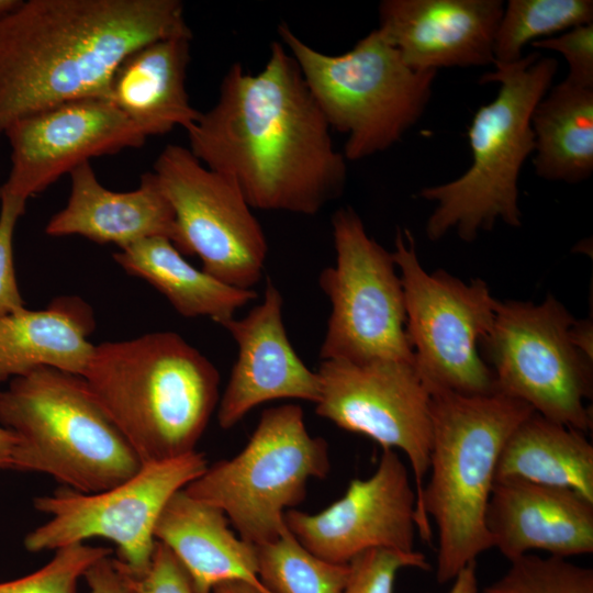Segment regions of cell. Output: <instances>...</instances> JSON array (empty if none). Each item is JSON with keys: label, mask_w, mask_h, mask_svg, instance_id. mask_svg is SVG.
Returning a JSON list of instances; mask_svg holds the SVG:
<instances>
[{"label": "cell", "mask_w": 593, "mask_h": 593, "mask_svg": "<svg viewBox=\"0 0 593 593\" xmlns=\"http://www.w3.org/2000/svg\"><path fill=\"white\" fill-rule=\"evenodd\" d=\"M81 377L142 465L195 451L220 402L216 367L170 331L94 345Z\"/></svg>", "instance_id": "obj_3"}, {"label": "cell", "mask_w": 593, "mask_h": 593, "mask_svg": "<svg viewBox=\"0 0 593 593\" xmlns=\"http://www.w3.org/2000/svg\"><path fill=\"white\" fill-rule=\"evenodd\" d=\"M592 22V0H510L495 33L494 65L517 63L528 43Z\"/></svg>", "instance_id": "obj_27"}, {"label": "cell", "mask_w": 593, "mask_h": 593, "mask_svg": "<svg viewBox=\"0 0 593 593\" xmlns=\"http://www.w3.org/2000/svg\"><path fill=\"white\" fill-rule=\"evenodd\" d=\"M577 320L555 296L539 304L496 301L482 339L497 392L530 405L541 416L582 433L592 429V359L574 344Z\"/></svg>", "instance_id": "obj_9"}, {"label": "cell", "mask_w": 593, "mask_h": 593, "mask_svg": "<svg viewBox=\"0 0 593 593\" xmlns=\"http://www.w3.org/2000/svg\"><path fill=\"white\" fill-rule=\"evenodd\" d=\"M280 42L296 61L331 128L345 133L343 155L359 160L398 143L422 116L437 71H415L376 29L340 55L322 53L284 22Z\"/></svg>", "instance_id": "obj_7"}, {"label": "cell", "mask_w": 593, "mask_h": 593, "mask_svg": "<svg viewBox=\"0 0 593 593\" xmlns=\"http://www.w3.org/2000/svg\"><path fill=\"white\" fill-rule=\"evenodd\" d=\"M202 452L143 463L127 480L110 489L82 493L61 488L33 500L36 511L49 518L30 532V552L57 550L102 538L116 546L118 559L135 575L149 567L156 545L158 517L169 499L204 472Z\"/></svg>", "instance_id": "obj_12"}, {"label": "cell", "mask_w": 593, "mask_h": 593, "mask_svg": "<svg viewBox=\"0 0 593 593\" xmlns=\"http://www.w3.org/2000/svg\"><path fill=\"white\" fill-rule=\"evenodd\" d=\"M283 299L267 279L261 303L243 318L221 326L235 340L238 354L217 405L221 428L235 426L254 407L278 399L317 403L321 381L295 353L282 318Z\"/></svg>", "instance_id": "obj_17"}, {"label": "cell", "mask_w": 593, "mask_h": 593, "mask_svg": "<svg viewBox=\"0 0 593 593\" xmlns=\"http://www.w3.org/2000/svg\"><path fill=\"white\" fill-rule=\"evenodd\" d=\"M83 579L88 584V593H137L135 575L111 555L90 566Z\"/></svg>", "instance_id": "obj_35"}, {"label": "cell", "mask_w": 593, "mask_h": 593, "mask_svg": "<svg viewBox=\"0 0 593 593\" xmlns=\"http://www.w3.org/2000/svg\"><path fill=\"white\" fill-rule=\"evenodd\" d=\"M154 537L181 563L195 593H212L226 581L246 582L271 593L258 575L256 546L230 529L222 510L192 499L183 489L163 508Z\"/></svg>", "instance_id": "obj_21"}, {"label": "cell", "mask_w": 593, "mask_h": 593, "mask_svg": "<svg viewBox=\"0 0 593 593\" xmlns=\"http://www.w3.org/2000/svg\"><path fill=\"white\" fill-rule=\"evenodd\" d=\"M415 512L406 466L393 449H383L371 477L351 480L344 496L320 513L287 510L284 523L311 553L346 564L370 549L414 551Z\"/></svg>", "instance_id": "obj_16"}, {"label": "cell", "mask_w": 593, "mask_h": 593, "mask_svg": "<svg viewBox=\"0 0 593 593\" xmlns=\"http://www.w3.org/2000/svg\"><path fill=\"white\" fill-rule=\"evenodd\" d=\"M318 416L365 435L382 449L402 450L412 467L416 526L432 448L430 392L414 362L322 360L316 371Z\"/></svg>", "instance_id": "obj_14"}, {"label": "cell", "mask_w": 593, "mask_h": 593, "mask_svg": "<svg viewBox=\"0 0 593 593\" xmlns=\"http://www.w3.org/2000/svg\"><path fill=\"white\" fill-rule=\"evenodd\" d=\"M212 593H264L255 586L242 581H226L215 585Z\"/></svg>", "instance_id": "obj_38"}, {"label": "cell", "mask_w": 593, "mask_h": 593, "mask_svg": "<svg viewBox=\"0 0 593 593\" xmlns=\"http://www.w3.org/2000/svg\"><path fill=\"white\" fill-rule=\"evenodd\" d=\"M109 555L111 549L85 542L59 548L41 569L0 582V593H77L78 582L88 568Z\"/></svg>", "instance_id": "obj_30"}, {"label": "cell", "mask_w": 593, "mask_h": 593, "mask_svg": "<svg viewBox=\"0 0 593 593\" xmlns=\"http://www.w3.org/2000/svg\"><path fill=\"white\" fill-rule=\"evenodd\" d=\"M348 566L349 574L342 593H393L399 571L405 568L429 569L426 557L419 551L384 548L363 551Z\"/></svg>", "instance_id": "obj_31"}, {"label": "cell", "mask_w": 593, "mask_h": 593, "mask_svg": "<svg viewBox=\"0 0 593 593\" xmlns=\"http://www.w3.org/2000/svg\"><path fill=\"white\" fill-rule=\"evenodd\" d=\"M0 316L24 309L13 262V234L18 219L24 213L25 201L0 198Z\"/></svg>", "instance_id": "obj_33"}, {"label": "cell", "mask_w": 593, "mask_h": 593, "mask_svg": "<svg viewBox=\"0 0 593 593\" xmlns=\"http://www.w3.org/2000/svg\"><path fill=\"white\" fill-rule=\"evenodd\" d=\"M540 56L534 52L480 78V83L499 82L500 89L493 101L478 109L469 126L470 167L457 179L418 193L436 203L426 223L430 240L455 231L470 243L499 220L522 225L518 177L535 149L530 119L558 69L557 59Z\"/></svg>", "instance_id": "obj_5"}, {"label": "cell", "mask_w": 593, "mask_h": 593, "mask_svg": "<svg viewBox=\"0 0 593 593\" xmlns=\"http://www.w3.org/2000/svg\"><path fill=\"white\" fill-rule=\"evenodd\" d=\"M113 259L127 273L163 293L182 316H206L222 325L257 299L254 289H239L190 265L166 237H149L120 248Z\"/></svg>", "instance_id": "obj_24"}, {"label": "cell", "mask_w": 593, "mask_h": 593, "mask_svg": "<svg viewBox=\"0 0 593 593\" xmlns=\"http://www.w3.org/2000/svg\"><path fill=\"white\" fill-rule=\"evenodd\" d=\"M530 45L560 53L568 63L566 80L593 88V22L574 26L557 36L534 41Z\"/></svg>", "instance_id": "obj_32"}, {"label": "cell", "mask_w": 593, "mask_h": 593, "mask_svg": "<svg viewBox=\"0 0 593 593\" xmlns=\"http://www.w3.org/2000/svg\"><path fill=\"white\" fill-rule=\"evenodd\" d=\"M524 480L572 489L593 501V446L585 434L535 411L506 439L494 482Z\"/></svg>", "instance_id": "obj_25"}, {"label": "cell", "mask_w": 593, "mask_h": 593, "mask_svg": "<svg viewBox=\"0 0 593 593\" xmlns=\"http://www.w3.org/2000/svg\"><path fill=\"white\" fill-rule=\"evenodd\" d=\"M186 132L190 152L232 178L253 209L315 215L345 189L346 158L280 41L257 74L234 63Z\"/></svg>", "instance_id": "obj_1"}, {"label": "cell", "mask_w": 593, "mask_h": 593, "mask_svg": "<svg viewBox=\"0 0 593 593\" xmlns=\"http://www.w3.org/2000/svg\"><path fill=\"white\" fill-rule=\"evenodd\" d=\"M481 593H593V569L567 558L525 553Z\"/></svg>", "instance_id": "obj_29"}, {"label": "cell", "mask_w": 593, "mask_h": 593, "mask_svg": "<svg viewBox=\"0 0 593 593\" xmlns=\"http://www.w3.org/2000/svg\"><path fill=\"white\" fill-rule=\"evenodd\" d=\"M392 256L403 287L415 367L427 387L465 395L496 393L493 372L479 353L497 301L488 284L481 279L466 283L443 269L428 273L407 228H398Z\"/></svg>", "instance_id": "obj_10"}, {"label": "cell", "mask_w": 593, "mask_h": 593, "mask_svg": "<svg viewBox=\"0 0 593 593\" xmlns=\"http://www.w3.org/2000/svg\"><path fill=\"white\" fill-rule=\"evenodd\" d=\"M329 469L326 440L310 435L300 405L283 404L261 413L237 456L208 466L183 491L222 510L242 539L260 546L288 530L287 508L302 503L309 480Z\"/></svg>", "instance_id": "obj_8"}, {"label": "cell", "mask_w": 593, "mask_h": 593, "mask_svg": "<svg viewBox=\"0 0 593 593\" xmlns=\"http://www.w3.org/2000/svg\"><path fill=\"white\" fill-rule=\"evenodd\" d=\"M535 174L549 181L578 183L593 172V88L566 79L535 107Z\"/></svg>", "instance_id": "obj_26"}, {"label": "cell", "mask_w": 593, "mask_h": 593, "mask_svg": "<svg viewBox=\"0 0 593 593\" xmlns=\"http://www.w3.org/2000/svg\"><path fill=\"white\" fill-rule=\"evenodd\" d=\"M153 174L175 214L176 248L198 256L202 270L222 282L253 289L261 278L268 243L238 184L178 144L160 152Z\"/></svg>", "instance_id": "obj_13"}, {"label": "cell", "mask_w": 593, "mask_h": 593, "mask_svg": "<svg viewBox=\"0 0 593 593\" xmlns=\"http://www.w3.org/2000/svg\"><path fill=\"white\" fill-rule=\"evenodd\" d=\"M256 551L259 579L271 593H342L348 579V563L314 556L289 529Z\"/></svg>", "instance_id": "obj_28"}, {"label": "cell", "mask_w": 593, "mask_h": 593, "mask_svg": "<svg viewBox=\"0 0 593 593\" xmlns=\"http://www.w3.org/2000/svg\"><path fill=\"white\" fill-rule=\"evenodd\" d=\"M448 593H480L475 562L468 564L454 578Z\"/></svg>", "instance_id": "obj_36"}, {"label": "cell", "mask_w": 593, "mask_h": 593, "mask_svg": "<svg viewBox=\"0 0 593 593\" xmlns=\"http://www.w3.org/2000/svg\"><path fill=\"white\" fill-rule=\"evenodd\" d=\"M4 136L11 167L0 198L25 202L91 158L137 148L147 139L103 98L77 99L27 115Z\"/></svg>", "instance_id": "obj_15"}, {"label": "cell", "mask_w": 593, "mask_h": 593, "mask_svg": "<svg viewBox=\"0 0 593 593\" xmlns=\"http://www.w3.org/2000/svg\"><path fill=\"white\" fill-rule=\"evenodd\" d=\"M485 524L508 561L535 549L561 558L593 552V501L572 489L495 481Z\"/></svg>", "instance_id": "obj_19"}, {"label": "cell", "mask_w": 593, "mask_h": 593, "mask_svg": "<svg viewBox=\"0 0 593 593\" xmlns=\"http://www.w3.org/2000/svg\"><path fill=\"white\" fill-rule=\"evenodd\" d=\"M135 582L137 593H195L181 563L157 540L149 567Z\"/></svg>", "instance_id": "obj_34"}, {"label": "cell", "mask_w": 593, "mask_h": 593, "mask_svg": "<svg viewBox=\"0 0 593 593\" xmlns=\"http://www.w3.org/2000/svg\"><path fill=\"white\" fill-rule=\"evenodd\" d=\"M190 36L147 43L116 67L108 100L146 137L176 127L187 130L201 111L190 103L186 88Z\"/></svg>", "instance_id": "obj_22"}, {"label": "cell", "mask_w": 593, "mask_h": 593, "mask_svg": "<svg viewBox=\"0 0 593 593\" xmlns=\"http://www.w3.org/2000/svg\"><path fill=\"white\" fill-rule=\"evenodd\" d=\"M69 176L68 201L48 221L47 235H80L119 248L149 237H166L176 247L175 214L153 171L142 176L137 189L126 192L102 186L90 161L76 167Z\"/></svg>", "instance_id": "obj_20"}, {"label": "cell", "mask_w": 593, "mask_h": 593, "mask_svg": "<svg viewBox=\"0 0 593 593\" xmlns=\"http://www.w3.org/2000/svg\"><path fill=\"white\" fill-rule=\"evenodd\" d=\"M175 36L192 37L179 0L21 1L0 20V137L48 108L107 99L128 54Z\"/></svg>", "instance_id": "obj_2"}, {"label": "cell", "mask_w": 593, "mask_h": 593, "mask_svg": "<svg viewBox=\"0 0 593 593\" xmlns=\"http://www.w3.org/2000/svg\"><path fill=\"white\" fill-rule=\"evenodd\" d=\"M331 223L336 261L318 277L331 303L321 359L414 362L403 287L392 253L368 235L351 206L336 210Z\"/></svg>", "instance_id": "obj_11"}, {"label": "cell", "mask_w": 593, "mask_h": 593, "mask_svg": "<svg viewBox=\"0 0 593 593\" xmlns=\"http://www.w3.org/2000/svg\"><path fill=\"white\" fill-rule=\"evenodd\" d=\"M20 3L21 0H0V20L15 10Z\"/></svg>", "instance_id": "obj_39"}, {"label": "cell", "mask_w": 593, "mask_h": 593, "mask_svg": "<svg viewBox=\"0 0 593 593\" xmlns=\"http://www.w3.org/2000/svg\"><path fill=\"white\" fill-rule=\"evenodd\" d=\"M0 425L18 437L12 470L94 493L127 480L142 462L81 376L49 367L0 391Z\"/></svg>", "instance_id": "obj_6"}, {"label": "cell", "mask_w": 593, "mask_h": 593, "mask_svg": "<svg viewBox=\"0 0 593 593\" xmlns=\"http://www.w3.org/2000/svg\"><path fill=\"white\" fill-rule=\"evenodd\" d=\"M93 325L91 309L76 296L0 316V383L41 367L81 376L94 348Z\"/></svg>", "instance_id": "obj_23"}, {"label": "cell", "mask_w": 593, "mask_h": 593, "mask_svg": "<svg viewBox=\"0 0 593 593\" xmlns=\"http://www.w3.org/2000/svg\"><path fill=\"white\" fill-rule=\"evenodd\" d=\"M432 448L417 533L432 539V517L437 527L436 579L452 581L468 564L493 547L485 524L501 450L533 407L500 392L465 395L428 387Z\"/></svg>", "instance_id": "obj_4"}, {"label": "cell", "mask_w": 593, "mask_h": 593, "mask_svg": "<svg viewBox=\"0 0 593 593\" xmlns=\"http://www.w3.org/2000/svg\"><path fill=\"white\" fill-rule=\"evenodd\" d=\"M16 444V435L0 425V469H12L13 452Z\"/></svg>", "instance_id": "obj_37"}, {"label": "cell", "mask_w": 593, "mask_h": 593, "mask_svg": "<svg viewBox=\"0 0 593 593\" xmlns=\"http://www.w3.org/2000/svg\"><path fill=\"white\" fill-rule=\"evenodd\" d=\"M502 0H383L378 30L415 71L494 64Z\"/></svg>", "instance_id": "obj_18"}]
</instances>
